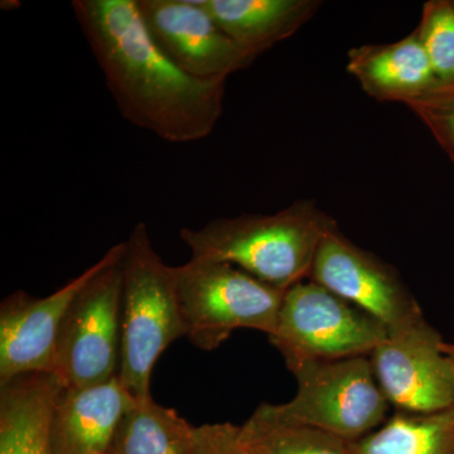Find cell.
Returning <instances> with one entry per match:
<instances>
[{
  "instance_id": "6da1fadb",
  "label": "cell",
  "mask_w": 454,
  "mask_h": 454,
  "mask_svg": "<svg viewBox=\"0 0 454 454\" xmlns=\"http://www.w3.org/2000/svg\"><path fill=\"white\" fill-rule=\"evenodd\" d=\"M71 7L125 121L170 145L214 133L226 80H199L173 64L146 28L138 0H74Z\"/></svg>"
},
{
  "instance_id": "7a4b0ae2",
  "label": "cell",
  "mask_w": 454,
  "mask_h": 454,
  "mask_svg": "<svg viewBox=\"0 0 454 454\" xmlns=\"http://www.w3.org/2000/svg\"><path fill=\"white\" fill-rule=\"evenodd\" d=\"M336 221L301 200L273 215L219 217L184 227L179 238L191 258L229 262L280 291L309 279L317 250Z\"/></svg>"
},
{
  "instance_id": "3957f363",
  "label": "cell",
  "mask_w": 454,
  "mask_h": 454,
  "mask_svg": "<svg viewBox=\"0 0 454 454\" xmlns=\"http://www.w3.org/2000/svg\"><path fill=\"white\" fill-rule=\"evenodd\" d=\"M124 245L119 378L131 395L145 400L158 358L184 337V325L175 267L155 252L146 223H137Z\"/></svg>"
},
{
  "instance_id": "277c9868",
  "label": "cell",
  "mask_w": 454,
  "mask_h": 454,
  "mask_svg": "<svg viewBox=\"0 0 454 454\" xmlns=\"http://www.w3.org/2000/svg\"><path fill=\"white\" fill-rule=\"evenodd\" d=\"M297 391L282 404L262 403L252 417L262 422L309 427L346 442L366 437L389 418L369 356L317 361L292 372Z\"/></svg>"
},
{
  "instance_id": "5b68a950",
  "label": "cell",
  "mask_w": 454,
  "mask_h": 454,
  "mask_svg": "<svg viewBox=\"0 0 454 454\" xmlns=\"http://www.w3.org/2000/svg\"><path fill=\"white\" fill-rule=\"evenodd\" d=\"M184 337L214 351L236 330L270 336L286 291L262 283L229 262L193 259L175 267Z\"/></svg>"
},
{
  "instance_id": "8992f818",
  "label": "cell",
  "mask_w": 454,
  "mask_h": 454,
  "mask_svg": "<svg viewBox=\"0 0 454 454\" xmlns=\"http://www.w3.org/2000/svg\"><path fill=\"white\" fill-rule=\"evenodd\" d=\"M269 340L289 372L317 361L370 356L387 337L365 310L307 279L286 289Z\"/></svg>"
},
{
  "instance_id": "52a82bcc",
  "label": "cell",
  "mask_w": 454,
  "mask_h": 454,
  "mask_svg": "<svg viewBox=\"0 0 454 454\" xmlns=\"http://www.w3.org/2000/svg\"><path fill=\"white\" fill-rule=\"evenodd\" d=\"M124 241L104 255L100 270L82 286L66 313L57 340L53 373L66 387L119 376Z\"/></svg>"
},
{
  "instance_id": "ba28073f",
  "label": "cell",
  "mask_w": 454,
  "mask_h": 454,
  "mask_svg": "<svg viewBox=\"0 0 454 454\" xmlns=\"http://www.w3.org/2000/svg\"><path fill=\"white\" fill-rule=\"evenodd\" d=\"M443 343L422 318L387 333L370 355L376 381L397 411L428 414L454 406V373Z\"/></svg>"
},
{
  "instance_id": "9c48e42d",
  "label": "cell",
  "mask_w": 454,
  "mask_h": 454,
  "mask_svg": "<svg viewBox=\"0 0 454 454\" xmlns=\"http://www.w3.org/2000/svg\"><path fill=\"white\" fill-rule=\"evenodd\" d=\"M309 280L365 310L387 333L424 318L395 269L349 241L339 226L319 244Z\"/></svg>"
},
{
  "instance_id": "30bf717a",
  "label": "cell",
  "mask_w": 454,
  "mask_h": 454,
  "mask_svg": "<svg viewBox=\"0 0 454 454\" xmlns=\"http://www.w3.org/2000/svg\"><path fill=\"white\" fill-rule=\"evenodd\" d=\"M138 5L164 55L196 79L227 82L255 61L223 32L203 0H138Z\"/></svg>"
},
{
  "instance_id": "8fae6325",
  "label": "cell",
  "mask_w": 454,
  "mask_h": 454,
  "mask_svg": "<svg viewBox=\"0 0 454 454\" xmlns=\"http://www.w3.org/2000/svg\"><path fill=\"white\" fill-rule=\"evenodd\" d=\"M106 255L44 298L23 291L0 304V382L29 373L53 372L62 322L77 293L100 270Z\"/></svg>"
},
{
  "instance_id": "7c38bea8",
  "label": "cell",
  "mask_w": 454,
  "mask_h": 454,
  "mask_svg": "<svg viewBox=\"0 0 454 454\" xmlns=\"http://www.w3.org/2000/svg\"><path fill=\"white\" fill-rule=\"evenodd\" d=\"M137 399L121 378L85 387L62 385L51 418L55 454H107L119 423Z\"/></svg>"
},
{
  "instance_id": "4fadbf2b",
  "label": "cell",
  "mask_w": 454,
  "mask_h": 454,
  "mask_svg": "<svg viewBox=\"0 0 454 454\" xmlns=\"http://www.w3.org/2000/svg\"><path fill=\"white\" fill-rule=\"evenodd\" d=\"M348 71L369 97L387 103L405 106L439 85L415 31L393 43L355 47Z\"/></svg>"
},
{
  "instance_id": "5bb4252c",
  "label": "cell",
  "mask_w": 454,
  "mask_h": 454,
  "mask_svg": "<svg viewBox=\"0 0 454 454\" xmlns=\"http://www.w3.org/2000/svg\"><path fill=\"white\" fill-rule=\"evenodd\" d=\"M61 387L53 372L0 382V454H55L51 418Z\"/></svg>"
},
{
  "instance_id": "9a60e30c",
  "label": "cell",
  "mask_w": 454,
  "mask_h": 454,
  "mask_svg": "<svg viewBox=\"0 0 454 454\" xmlns=\"http://www.w3.org/2000/svg\"><path fill=\"white\" fill-rule=\"evenodd\" d=\"M223 32L254 59L292 37L321 8L318 0H203Z\"/></svg>"
},
{
  "instance_id": "2e32d148",
  "label": "cell",
  "mask_w": 454,
  "mask_h": 454,
  "mask_svg": "<svg viewBox=\"0 0 454 454\" xmlns=\"http://www.w3.org/2000/svg\"><path fill=\"white\" fill-rule=\"evenodd\" d=\"M348 446L352 454H454V406L428 414L396 411Z\"/></svg>"
},
{
  "instance_id": "e0dca14e",
  "label": "cell",
  "mask_w": 454,
  "mask_h": 454,
  "mask_svg": "<svg viewBox=\"0 0 454 454\" xmlns=\"http://www.w3.org/2000/svg\"><path fill=\"white\" fill-rule=\"evenodd\" d=\"M195 427L153 397L137 400L122 417L107 454H188Z\"/></svg>"
},
{
  "instance_id": "ac0fdd59",
  "label": "cell",
  "mask_w": 454,
  "mask_h": 454,
  "mask_svg": "<svg viewBox=\"0 0 454 454\" xmlns=\"http://www.w3.org/2000/svg\"><path fill=\"white\" fill-rule=\"evenodd\" d=\"M240 444L244 454H352L348 442L322 430L254 417L240 427Z\"/></svg>"
},
{
  "instance_id": "d6986e66",
  "label": "cell",
  "mask_w": 454,
  "mask_h": 454,
  "mask_svg": "<svg viewBox=\"0 0 454 454\" xmlns=\"http://www.w3.org/2000/svg\"><path fill=\"white\" fill-rule=\"evenodd\" d=\"M439 85L454 83V0H429L414 29Z\"/></svg>"
},
{
  "instance_id": "ffe728a7",
  "label": "cell",
  "mask_w": 454,
  "mask_h": 454,
  "mask_svg": "<svg viewBox=\"0 0 454 454\" xmlns=\"http://www.w3.org/2000/svg\"><path fill=\"white\" fill-rule=\"evenodd\" d=\"M454 163V83L438 85L405 104Z\"/></svg>"
},
{
  "instance_id": "44dd1931",
  "label": "cell",
  "mask_w": 454,
  "mask_h": 454,
  "mask_svg": "<svg viewBox=\"0 0 454 454\" xmlns=\"http://www.w3.org/2000/svg\"><path fill=\"white\" fill-rule=\"evenodd\" d=\"M188 454H243L240 427L231 423L203 424L195 427Z\"/></svg>"
},
{
  "instance_id": "7402d4cb",
  "label": "cell",
  "mask_w": 454,
  "mask_h": 454,
  "mask_svg": "<svg viewBox=\"0 0 454 454\" xmlns=\"http://www.w3.org/2000/svg\"><path fill=\"white\" fill-rule=\"evenodd\" d=\"M443 349L446 352L447 357L450 358V365H452V370L454 373V343H443Z\"/></svg>"
},
{
  "instance_id": "603a6c76",
  "label": "cell",
  "mask_w": 454,
  "mask_h": 454,
  "mask_svg": "<svg viewBox=\"0 0 454 454\" xmlns=\"http://www.w3.org/2000/svg\"><path fill=\"white\" fill-rule=\"evenodd\" d=\"M243 454H244V452H243Z\"/></svg>"
}]
</instances>
